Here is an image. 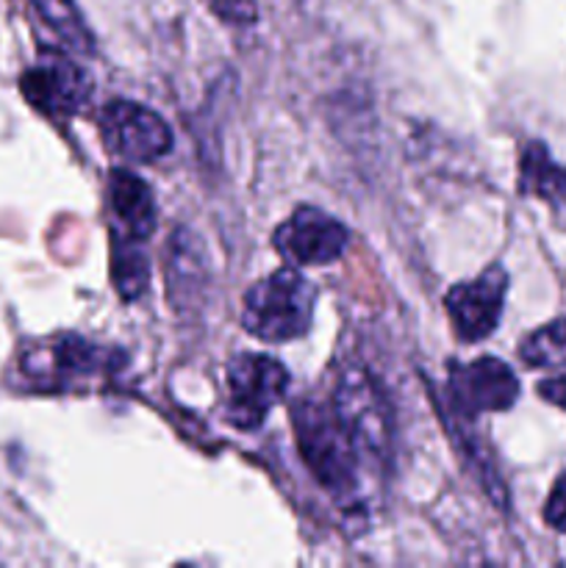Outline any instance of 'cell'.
<instances>
[{
    "instance_id": "cell-6",
    "label": "cell",
    "mask_w": 566,
    "mask_h": 568,
    "mask_svg": "<svg viewBox=\"0 0 566 568\" xmlns=\"http://www.w3.org/2000/svg\"><path fill=\"white\" fill-rule=\"evenodd\" d=\"M100 136L109 153L131 164H150L164 159L172 150V131L153 109L111 100L100 114Z\"/></svg>"
},
{
    "instance_id": "cell-8",
    "label": "cell",
    "mask_w": 566,
    "mask_h": 568,
    "mask_svg": "<svg viewBox=\"0 0 566 568\" xmlns=\"http://www.w3.org/2000/svg\"><path fill=\"white\" fill-rule=\"evenodd\" d=\"M505 292H508V272L503 266H488L475 281L449 288L444 308L453 320L455 336L461 342H483L492 336L503 316Z\"/></svg>"
},
{
    "instance_id": "cell-16",
    "label": "cell",
    "mask_w": 566,
    "mask_h": 568,
    "mask_svg": "<svg viewBox=\"0 0 566 568\" xmlns=\"http://www.w3.org/2000/svg\"><path fill=\"white\" fill-rule=\"evenodd\" d=\"M214 14H220L225 22H236V26H247L255 22V3L253 0H209Z\"/></svg>"
},
{
    "instance_id": "cell-14",
    "label": "cell",
    "mask_w": 566,
    "mask_h": 568,
    "mask_svg": "<svg viewBox=\"0 0 566 568\" xmlns=\"http://www.w3.org/2000/svg\"><path fill=\"white\" fill-rule=\"evenodd\" d=\"M31 3L67 48H72L75 53H92V33H89L87 22H83L75 0H31Z\"/></svg>"
},
{
    "instance_id": "cell-10",
    "label": "cell",
    "mask_w": 566,
    "mask_h": 568,
    "mask_svg": "<svg viewBox=\"0 0 566 568\" xmlns=\"http://www.w3.org/2000/svg\"><path fill=\"white\" fill-rule=\"evenodd\" d=\"M347 227L320 209H297L272 236L277 253L297 266L331 264L347 250Z\"/></svg>"
},
{
    "instance_id": "cell-5",
    "label": "cell",
    "mask_w": 566,
    "mask_h": 568,
    "mask_svg": "<svg viewBox=\"0 0 566 568\" xmlns=\"http://www.w3.org/2000/svg\"><path fill=\"white\" fill-rule=\"evenodd\" d=\"M109 358V349L67 333V336L28 349L20 361V372L31 381V386L44 388V392H61V388L81 386L92 377L105 375L111 369Z\"/></svg>"
},
{
    "instance_id": "cell-9",
    "label": "cell",
    "mask_w": 566,
    "mask_h": 568,
    "mask_svg": "<svg viewBox=\"0 0 566 568\" xmlns=\"http://www.w3.org/2000/svg\"><path fill=\"white\" fill-rule=\"evenodd\" d=\"M449 399L458 416L499 414L519 397V381L508 364L497 358H477L472 364H455L447 383Z\"/></svg>"
},
{
    "instance_id": "cell-3",
    "label": "cell",
    "mask_w": 566,
    "mask_h": 568,
    "mask_svg": "<svg viewBox=\"0 0 566 568\" xmlns=\"http://www.w3.org/2000/svg\"><path fill=\"white\" fill-rule=\"evenodd\" d=\"M333 414L364 455L386 460L392 453V416L381 388L358 366H347L333 394Z\"/></svg>"
},
{
    "instance_id": "cell-2",
    "label": "cell",
    "mask_w": 566,
    "mask_h": 568,
    "mask_svg": "<svg viewBox=\"0 0 566 568\" xmlns=\"http://www.w3.org/2000/svg\"><path fill=\"white\" fill-rule=\"evenodd\" d=\"M316 288L297 270H277L247 288L242 325L261 342L281 344L305 336L314 316Z\"/></svg>"
},
{
    "instance_id": "cell-1",
    "label": "cell",
    "mask_w": 566,
    "mask_h": 568,
    "mask_svg": "<svg viewBox=\"0 0 566 568\" xmlns=\"http://www.w3.org/2000/svg\"><path fill=\"white\" fill-rule=\"evenodd\" d=\"M292 422L297 433V447L311 475L338 503L353 499L361 488V449L336 419L333 405L327 408V405L303 399L294 405Z\"/></svg>"
},
{
    "instance_id": "cell-7",
    "label": "cell",
    "mask_w": 566,
    "mask_h": 568,
    "mask_svg": "<svg viewBox=\"0 0 566 568\" xmlns=\"http://www.w3.org/2000/svg\"><path fill=\"white\" fill-rule=\"evenodd\" d=\"M20 92L39 114L67 120L75 116L92 98V81L87 72L70 59L48 55L28 67L20 78Z\"/></svg>"
},
{
    "instance_id": "cell-12",
    "label": "cell",
    "mask_w": 566,
    "mask_h": 568,
    "mask_svg": "<svg viewBox=\"0 0 566 568\" xmlns=\"http://www.w3.org/2000/svg\"><path fill=\"white\" fill-rule=\"evenodd\" d=\"M519 189L553 205L566 203V170L555 164L542 142L525 144L519 159Z\"/></svg>"
},
{
    "instance_id": "cell-11",
    "label": "cell",
    "mask_w": 566,
    "mask_h": 568,
    "mask_svg": "<svg viewBox=\"0 0 566 568\" xmlns=\"http://www.w3.org/2000/svg\"><path fill=\"white\" fill-rule=\"evenodd\" d=\"M109 209L114 216L111 233L148 242L155 231V197L153 189L131 170H111L109 175Z\"/></svg>"
},
{
    "instance_id": "cell-17",
    "label": "cell",
    "mask_w": 566,
    "mask_h": 568,
    "mask_svg": "<svg viewBox=\"0 0 566 568\" xmlns=\"http://www.w3.org/2000/svg\"><path fill=\"white\" fill-rule=\"evenodd\" d=\"M544 519L553 530L566 532V471L555 483L553 494L547 499V508H544Z\"/></svg>"
},
{
    "instance_id": "cell-15",
    "label": "cell",
    "mask_w": 566,
    "mask_h": 568,
    "mask_svg": "<svg viewBox=\"0 0 566 568\" xmlns=\"http://www.w3.org/2000/svg\"><path fill=\"white\" fill-rule=\"evenodd\" d=\"M522 361L536 369H560L566 366V320L549 322L542 331L530 333L519 349Z\"/></svg>"
},
{
    "instance_id": "cell-18",
    "label": "cell",
    "mask_w": 566,
    "mask_h": 568,
    "mask_svg": "<svg viewBox=\"0 0 566 568\" xmlns=\"http://www.w3.org/2000/svg\"><path fill=\"white\" fill-rule=\"evenodd\" d=\"M538 394H542V399H547V403L566 410V375L549 377V381L538 383Z\"/></svg>"
},
{
    "instance_id": "cell-4",
    "label": "cell",
    "mask_w": 566,
    "mask_h": 568,
    "mask_svg": "<svg viewBox=\"0 0 566 568\" xmlns=\"http://www.w3.org/2000/svg\"><path fill=\"white\" fill-rule=\"evenodd\" d=\"M289 388V372L264 353H239L228 364V422L255 430Z\"/></svg>"
},
{
    "instance_id": "cell-13",
    "label": "cell",
    "mask_w": 566,
    "mask_h": 568,
    "mask_svg": "<svg viewBox=\"0 0 566 568\" xmlns=\"http://www.w3.org/2000/svg\"><path fill=\"white\" fill-rule=\"evenodd\" d=\"M111 281L122 300L142 297L150 281V264L142 242L111 233Z\"/></svg>"
}]
</instances>
